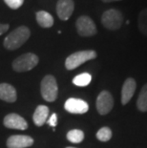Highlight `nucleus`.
<instances>
[{
    "mask_svg": "<svg viewBox=\"0 0 147 148\" xmlns=\"http://www.w3.org/2000/svg\"><path fill=\"white\" fill-rule=\"evenodd\" d=\"M31 32L26 26H20L9 34L4 40V47L7 50L14 51L20 48L30 38Z\"/></svg>",
    "mask_w": 147,
    "mask_h": 148,
    "instance_id": "nucleus-1",
    "label": "nucleus"
},
{
    "mask_svg": "<svg viewBox=\"0 0 147 148\" xmlns=\"http://www.w3.org/2000/svg\"><path fill=\"white\" fill-rule=\"evenodd\" d=\"M40 92L42 97L48 102H53L57 99L58 86L55 77L48 75L43 77L40 84Z\"/></svg>",
    "mask_w": 147,
    "mask_h": 148,
    "instance_id": "nucleus-2",
    "label": "nucleus"
},
{
    "mask_svg": "<svg viewBox=\"0 0 147 148\" xmlns=\"http://www.w3.org/2000/svg\"><path fill=\"white\" fill-rule=\"evenodd\" d=\"M96 53L93 50H86V51H79L72 53L65 60V67L67 70H74L86 61L92 60L96 58Z\"/></svg>",
    "mask_w": 147,
    "mask_h": 148,
    "instance_id": "nucleus-3",
    "label": "nucleus"
},
{
    "mask_svg": "<svg viewBox=\"0 0 147 148\" xmlns=\"http://www.w3.org/2000/svg\"><path fill=\"white\" fill-rule=\"evenodd\" d=\"M38 56L33 53H27L18 56L12 62V69L15 72H27L34 69L38 64Z\"/></svg>",
    "mask_w": 147,
    "mask_h": 148,
    "instance_id": "nucleus-4",
    "label": "nucleus"
},
{
    "mask_svg": "<svg viewBox=\"0 0 147 148\" xmlns=\"http://www.w3.org/2000/svg\"><path fill=\"white\" fill-rule=\"evenodd\" d=\"M101 23L108 30H118L123 23V15L118 10L110 9L103 12L101 16Z\"/></svg>",
    "mask_w": 147,
    "mask_h": 148,
    "instance_id": "nucleus-5",
    "label": "nucleus"
},
{
    "mask_svg": "<svg viewBox=\"0 0 147 148\" xmlns=\"http://www.w3.org/2000/svg\"><path fill=\"white\" fill-rule=\"evenodd\" d=\"M76 27L79 36L84 37L93 36L98 32L95 22L87 15H82V16H79L77 18Z\"/></svg>",
    "mask_w": 147,
    "mask_h": 148,
    "instance_id": "nucleus-6",
    "label": "nucleus"
},
{
    "mask_svg": "<svg viewBox=\"0 0 147 148\" xmlns=\"http://www.w3.org/2000/svg\"><path fill=\"white\" fill-rule=\"evenodd\" d=\"M96 110L101 115H107L113 109L114 99L108 91H102L96 99Z\"/></svg>",
    "mask_w": 147,
    "mask_h": 148,
    "instance_id": "nucleus-7",
    "label": "nucleus"
},
{
    "mask_svg": "<svg viewBox=\"0 0 147 148\" xmlns=\"http://www.w3.org/2000/svg\"><path fill=\"white\" fill-rule=\"evenodd\" d=\"M64 108L67 112L72 114H85L89 110V105L82 99L71 97L66 100Z\"/></svg>",
    "mask_w": 147,
    "mask_h": 148,
    "instance_id": "nucleus-8",
    "label": "nucleus"
},
{
    "mask_svg": "<svg viewBox=\"0 0 147 148\" xmlns=\"http://www.w3.org/2000/svg\"><path fill=\"white\" fill-rule=\"evenodd\" d=\"M4 126L10 129H16V130H26L28 128L27 121L21 116L11 113L4 118L3 121Z\"/></svg>",
    "mask_w": 147,
    "mask_h": 148,
    "instance_id": "nucleus-9",
    "label": "nucleus"
},
{
    "mask_svg": "<svg viewBox=\"0 0 147 148\" xmlns=\"http://www.w3.org/2000/svg\"><path fill=\"white\" fill-rule=\"evenodd\" d=\"M8 148H27L34 144V138L26 135H14L7 140Z\"/></svg>",
    "mask_w": 147,
    "mask_h": 148,
    "instance_id": "nucleus-10",
    "label": "nucleus"
},
{
    "mask_svg": "<svg viewBox=\"0 0 147 148\" xmlns=\"http://www.w3.org/2000/svg\"><path fill=\"white\" fill-rule=\"evenodd\" d=\"M75 3L73 0H58L57 4V14L61 20H68L73 14Z\"/></svg>",
    "mask_w": 147,
    "mask_h": 148,
    "instance_id": "nucleus-11",
    "label": "nucleus"
},
{
    "mask_svg": "<svg viewBox=\"0 0 147 148\" xmlns=\"http://www.w3.org/2000/svg\"><path fill=\"white\" fill-rule=\"evenodd\" d=\"M137 82L134 78L128 77L124 81L122 85V89H121V104L125 105L130 101L134 96V94H135Z\"/></svg>",
    "mask_w": 147,
    "mask_h": 148,
    "instance_id": "nucleus-12",
    "label": "nucleus"
},
{
    "mask_svg": "<svg viewBox=\"0 0 147 148\" xmlns=\"http://www.w3.org/2000/svg\"><path fill=\"white\" fill-rule=\"evenodd\" d=\"M16 90L9 83H0V99L7 102L16 101Z\"/></svg>",
    "mask_w": 147,
    "mask_h": 148,
    "instance_id": "nucleus-13",
    "label": "nucleus"
},
{
    "mask_svg": "<svg viewBox=\"0 0 147 148\" xmlns=\"http://www.w3.org/2000/svg\"><path fill=\"white\" fill-rule=\"evenodd\" d=\"M49 116V107L46 105H38L34 113L33 121L36 126H42L47 121Z\"/></svg>",
    "mask_w": 147,
    "mask_h": 148,
    "instance_id": "nucleus-14",
    "label": "nucleus"
},
{
    "mask_svg": "<svg viewBox=\"0 0 147 148\" xmlns=\"http://www.w3.org/2000/svg\"><path fill=\"white\" fill-rule=\"evenodd\" d=\"M36 21L42 28H51L54 25V17L45 11H39L36 12Z\"/></svg>",
    "mask_w": 147,
    "mask_h": 148,
    "instance_id": "nucleus-15",
    "label": "nucleus"
},
{
    "mask_svg": "<svg viewBox=\"0 0 147 148\" xmlns=\"http://www.w3.org/2000/svg\"><path fill=\"white\" fill-rule=\"evenodd\" d=\"M137 107L139 111L147 112V83L140 90L137 100Z\"/></svg>",
    "mask_w": 147,
    "mask_h": 148,
    "instance_id": "nucleus-16",
    "label": "nucleus"
},
{
    "mask_svg": "<svg viewBox=\"0 0 147 148\" xmlns=\"http://www.w3.org/2000/svg\"><path fill=\"white\" fill-rule=\"evenodd\" d=\"M137 27L140 33L147 36V8L139 12L137 17Z\"/></svg>",
    "mask_w": 147,
    "mask_h": 148,
    "instance_id": "nucleus-17",
    "label": "nucleus"
},
{
    "mask_svg": "<svg viewBox=\"0 0 147 148\" xmlns=\"http://www.w3.org/2000/svg\"><path fill=\"white\" fill-rule=\"evenodd\" d=\"M66 137L67 140L72 143H80L84 140V133L83 131L79 130V129H74L68 132Z\"/></svg>",
    "mask_w": 147,
    "mask_h": 148,
    "instance_id": "nucleus-18",
    "label": "nucleus"
},
{
    "mask_svg": "<svg viewBox=\"0 0 147 148\" xmlns=\"http://www.w3.org/2000/svg\"><path fill=\"white\" fill-rule=\"evenodd\" d=\"M91 80H92V75L88 73H83V74L77 75V77H75L73 79V83L75 85H77V86L84 87V86L89 85Z\"/></svg>",
    "mask_w": 147,
    "mask_h": 148,
    "instance_id": "nucleus-19",
    "label": "nucleus"
},
{
    "mask_svg": "<svg viewBox=\"0 0 147 148\" xmlns=\"http://www.w3.org/2000/svg\"><path fill=\"white\" fill-rule=\"evenodd\" d=\"M111 138H112V130L109 127H106V126L102 127L99 129L98 131V133H96V138H98V140L103 141V143L110 140Z\"/></svg>",
    "mask_w": 147,
    "mask_h": 148,
    "instance_id": "nucleus-20",
    "label": "nucleus"
},
{
    "mask_svg": "<svg viewBox=\"0 0 147 148\" xmlns=\"http://www.w3.org/2000/svg\"><path fill=\"white\" fill-rule=\"evenodd\" d=\"M8 7H10L12 10H16L23 5L24 0H4Z\"/></svg>",
    "mask_w": 147,
    "mask_h": 148,
    "instance_id": "nucleus-21",
    "label": "nucleus"
},
{
    "mask_svg": "<svg viewBox=\"0 0 147 148\" xmlns=\"http://www.w3.org/2000/svg\"><path fill=\"white\" fill-rule=\"evenodd\" d=\"M46 122L50 125V126H52V127H55V126H57V114H55V113H53L52 116H50L49 119Z\"/></svg>",
    "mask_w": 147,
    "mask_h": 148,
    "instance_id": "nucleus-22",
    "label": "nucleus"
},
{
    "mask_svg": "<svg viewBox=\"0 0 147 148\" xmlns=\"http://www.w3.org/2000/svg\"><path fill=\"white\" fill-rule=\"evenodd\" d=\"M9 25L8 24H0V36H2L3 34L6 33L9 30Z\"/></svg>",
    "mask_w": 147,
    "mask_h": 148,
    "instance_id": "nucleus-23",
    "label": "nucleus"
},
{
    "mask_svg": "<svg viewBox=\"0 0 147 148\" xmlns=\"http://www.w3.org/2000/svg\"><path fill=\"white\" fill-rule=\"evenodd\" d=\"M101 1L105 3H110V2H115V1H120V0H101Z\"/></svg>",
    "mask_w": 147,
    "mask_h": 148,
    "instance_id": "nucleus-24",
    "label": "nucleus"
},
{
    "mask_svg": "<svg viewBox=\"0 0 147 148\" xmlns=\"http://www.w3.org/2000/svg\"><path fill=\"white\" fill-rule=\"evenodd\" d=\"M66 148H76V147H66Z\"/></svg>",
    "mask_w": 147,
    "mask_h": 148,
    "instance_id": "nucleus-25",
    "label": "nucleus"
}]
</instances>
